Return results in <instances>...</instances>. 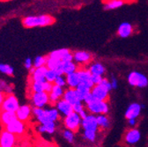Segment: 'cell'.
<instances>
[{
  "label": "cell",
  "instance_id": "obj_33",
  "mask_svg": "<svg viewBox=\"0 0 148 147\" xmlns=\"http://www.w3.org/2000/svg\"><path fill=\"white\" fill-rule=\"evenodd\" d=\"M0 71L5 73V74H7L8 76H12L14 73L13 68L12 66L4 64H0Z\"/></svg>",
  "mask_w": 148,
  "mask_h": 147
},
{
  "label": "cell",
  "instance_id": "obj_48",
  "mask_svg": "<svg viewBox=\"0 0 148 147\" xmlns=\"http://www.w3.org/2000/svg\"><path fill=\"white\" fill-rule=\"evenodd\" d=\"M79 117H80V119H85L86 116H87V114H86V112L85 111V110H83L82 112H80L79 114Z\"/></svg>",
  "mask_w": 148,
  "mask_h": 147
},
{
  "label": "cell",
  "instance_id": "obj_26",
  "mask_svg": "<svg viewBox=\"0 0 148 147\" xmlns=\"http://www.w3.org/2000/svg\"><path fill=\"white\" fill-rule=\"evenodd\" d=\"M105 3V9L108 10H114L116 8H119L123 5L124 1H121V0H110V1L104 2Z\"/></svg>",
  "mask_w": 148,
  "mask_h": 147
},
{
  "label": "cell",
  "instance_id": "obj_29",
  "mask_svg": "<svg viewBox=\"0 0 148 147\" xmlns=\"http://www.w3.org/2000/svg\"><path fill=\"white\" fill-rule=\"evenodd\" d=\"M62 63V61L58 60L56 58H52V57H48L47 58V63H46V67L48 70H54L56 68H57L60 64Z\"/></svg>",
  "mask_w": 148,
  "mask_h": 147
},
{
  "label": "cell",
  "instance_id": "obj_45",
  "mask_svg": "<svg viewBox=\"0 0 148 147\" xmlns=\"http://www.w3.org/2000/svg\"><path fill=\"white\" fill-rule=\"evenodd\" d=\"M25 67L28 70H30L32 68V62H31V59L30 58H27L26 61H25Z\"/></svg>",
  "mask_w": 148,
  "mask_h": 147
},
{
  "label": "cell",
  "instance_id": "obj_44",
  "mask_svg": "<svg viewBox=\"0 0 148 147\" xmlns=\"http://www.w3.org/2000/svg\"><path fill=\"white\" fill-rule=\"evenodd\" d=\"M95 101V100L94 99V97L92 96L91 93H90V94L86 96V98L84 100V101L86 103V105H87V104H89V103H91V102H92V101Z\"/></svg>",
  "mask_w": 148,
  "mask_h": 147
},
{
  "label": "cell",
  "instance_id": "obj_41",
  "mask_svg": "<svg viewBox=\"0 0 148 147\" xmlns=\"http://www.w3.org/2000/svg\"><path fill=\"white\" fill-rule=\"evenodd\" d=\"M99 85H101L104 88H106L108 92L112 89V86H111V84H110V82H108L107 79H102V80H101V82L99 84Z\"/></svg>",
  "mask_w": 148,
  "mask_h": 147
},
{
  "label": "cell",
  "instance_id": "obj_37",
  "mask_svg": "<svg viewBox=\"0 0 148 147\" xmlns=\"http://www.w3.org/2000/svg\"><path fill=\"white\" fill-rule=\"evenodd\" d=\"M85 138H86L87 140L91 141V142H94L96 138V133L95 132H92V131H85L84 133Z\"/></svg>",
  "mask_w": 148,
  "mask_h": 147
},
{
  "label": "cell",
  "instance_id": "obj_30",
  "mask_svg": "<svg viewBox=\"0 0 148 147\" xmlns=\"http://www.w3.org/2000/svg\"><path fill=\"white\" fill-rule=\"evenodd\" d=\"M96 121H97V124L98 126L101 127V128H105L107 129L109 126V121L108 119L107 116H105L104 115H99L96 117Z\"/></svg>",
  "mask_w": 148,
  "mask_h": 147
},
{
  "label": "cell",
  "instance_id": "obj_31",
  "mask_svg": "<svg viewBox=\"0 0 148 147\" xmlns=\"http://www.w3.org/2000/svg\"><path fill=\"white\" fill-rule=\"evenodd\" d=\"M58 78V75L57 73L55 72V70H47L46 71V74H45V79L47 82L49 83H54L56 79Z\"/></svg>",
  "mask_w": 148,
  "mask_h": 147
},
{
  "label": "cell",
  "instance_id": "obj_22",
  "mask_svg": "<svg viewBox=\"0 0 148 147\" xmlns=\"http://www.w3.org/2000/svg\"><path fill=\"white\" fill-rule=\"evenodd\" d=\"M132 26L128 22L122 23L118 27L117 34L119 36H121L122 38L128 37V36H130L132 34Z\"/></svg>",
  "mask_w": 148,
  "mask_h": 147
},
{
  "label": "cell",
  "instance_id": "obj_12",
  "mask_svg": "<svg viewBox=\"0 0 148 147\" xmlns=\"http://www.w3.org/2000/svg\"><path fill=\"white\" fill-rule=\"evenodd\" d=\"M31 96L33 103L35 106V107L42 108L49 102V94L45 93V92H42V93H34L32 94Z\"/></svg>",
  "mask_w": 148,
  "mask_h": 147
},
{
  "label": "cell",
  "instance_id": "obj_25",
  "mask_svg": "<svg viewBox=\"0 0 148 147\" xmlns=\"http://www.w3.org/2000/svg\"><path fill=\"white\" fill-rule=\"evenodd\" d=\"M66 83L70 85L71 88H76L79 85V77L77 75L76 72L74 73H71V74H68L66 77Z\"/></svg>",
  "mask_w": 148,
  "mask_h": 147
},
{
  "label": "cell",
  "instance_id": "obj_15",
  "mask_svg": "<svg viewBox=\"0 0 148 147\" xmlns=\"http://www.w3.org/2000/svg\"><path fill=\"white\" fill-rule=\"evenodd\" d=\"M141 111V105L138 103H132L130 105L125 112V117L129 120L131 119H136Z\"/></svg>",
  "mask_w": 148,
  "mask_h": 147
},
{
  "label": "cell",
  "instance_id": "obj_7",
  "mask_svg": "<svg viewBox=\"0 0 148 147\" xmlns=\"http://www.w3.org/2000/svg\"><path fill=\"white\" fill-rule=\"evenodd\" d=\"M91 94L95 101H105L108 99V91L104 88L101 85H95L92 88Z\"/></svg>",
  "mask_w": 148,
  "mask_h": 147
},
{
  "label": "cell",
  "instance_id": "obj_38",
  "mask_svg": "<svg viewBox=\"0 0 148 147\" xmlns=\"http://www.w3.org/2000/svg\"><path fill=\"white\" fill-rule=\"evenodd\" d=\"M54 85H58L59 87H63V86H64L66 85V81L62 76H59V77H58L57 79H56V80L54 82Z\"/></svg>",
  "mask_w": 148,
  "mask_h": 147
},
{
  "label": "cell",
  "instance_id": "obj_42",
  "mask_svg": "<svg viewBox=\"0 0 148 147\" xmlns=\"http://www.w3.org/2000/svg\"><path fill=\"white\" fill-rule=\"evenodd\" d=\"M55 72L57 73V75H58V77H59V76H62L63 74H64V70H63V62L56 68L55 70Z\"/></svg>",
  "mask_w": 148,
  "mask_h": 147
},
{
  "label": "cell",
  "instance_id": "obj_17",
  "mask_svg": "<svg viewBox=\"0 0 148 147\" xmlns=\"http://www.w3.org/2000/svg\"><path fill=\"white\" fill-rule=\"evenodd\" d=\"M31 114V107L28 105H24L18 107V109L16 111V116L17 119L21 122H25L28 119Z\"/></svg>",
  "mask_w": 148,
  "mask_h": 147
},
{
  "label": "cell",
  "instance_id": "obj_36",
  "mask_svg": "<svg viewBox=\"0 0 148 147\" xmlns=\"http://www.w3.org/2000/svg\"><path fill=\"white\" fill-rule=\"evenodd\" d=\"M72 109H73V112L76 113V114H79L80 112H82L84 110V107L81 104V101H78L77 103H75L72 106Z\"/></svg>",
  "mask_w": 148,
  "mask_h": 147
},
{
  "label": "cell",
  "instance_id": "obj_6",
  "mask_svg": "<svg viewBox=\"0 0 148 147\" xmlns=\"http://www.w3.org/2000/svg\"><path fill=\"white\" fill-rule=\"evenodd\" d=\"M86 107L92 114H107L108 112V106L105 101H95L86 105Z\"/></svg>",
  "mask_w": 148,
  "mask_h": 147
},
{
  "label": "cell",
  "instance_id": "obj_50",
  "mask_svg": "<svg viewBox=\"0 0 148 147\" xmlns=\"http://www.w3.org/2000/svg\"><path fill=\"white\" fill-rule=\"evenodd\" d=\"M38 131H39V132H45V131H44V128H43V126L42 125H40L39 127H38Z\"/></svg>",
  "mask_w": 148,
  "mask_h": 147
},
{
  "label": "cell",
  "instance_id": "obj_13",
  "mask_svg": "<svg viewBox=\"0 0 148 147\" xmlns=\"http://www.w3.org/2000/svg\"><path fill=\"white\" fill-rule=\"evenodd\" d=\"M82 126L85 129V131L96 133L97 129H98L96 117L95 116H92V115L87 116L85 119L82 120Z\"/></svg>",
  "mask_w": 148,
  "mask_h": 147
},
{
  "label": "cell",
  "instance_id": "obj_24",
  "mask_svg": "<svg viewBox=\"0 0 148 147\" xmlns=\"http://www.w3.org/2000/svg\"><path fill=\"white\" fill-rule=\"evenodd\" d=\"M76 92H77V94H78V98L79 101H84L86 96L91 93V89L87 88L86 86H85L82 84H79L77 87H76Z\"/></svg>",
  "mask_w": 148,
  "mask_h": 147
},
{
  "label": "cell",
  "instance_id": "obj_39",
  "mask_svg": "<svg viewBox=\"0 0 148 147\" xmlns=\"http://www.w3.org/2000/svg\"><path fill=\"white\" fill-rule=\"evenodd\" d=\"M102 80V77L99 76V75H91V81L94 84V85H99Z\"/></svg>",
  "mask_w": 148,
  "mask_h": 147
},
{
  "label": "cell",
  "instance_id": "obj_32",
  "mask_svg": "<svg viewBox=\"0 0 148 147\" xmlns=\"http://www.w3.org/2000/svg\"><path fill=\"white\" fill-rule=\"evenodd\" d=\"M47 58L46 57H37L34 60V66L35 69H38V68H41L42 66H45L46 63H47Z\"/></svg>",
  "mask_w": 148,
  "mask_h": 147
},
{
  "label": "cell",
  "instance_id": "obj_21",
  "mask_svg": "<svg viewBox=\"0 0 148 147\" xmlns=\"http://www.w3.org/2000/svg\"><path fill=\"white\" fill-rule=\"evenodd\" d=\"M57 107H58V109L59 111L64 114L65 116L71 115V113H73V109H72V106L71 104H69L68 102H66L65 101H64L63 99L62 100H59L58 102H57Z\"/></svg>",
  "mask_w": 148,
  "mask_h": 147
},
{
  "label": "cell",
  "instance_id": "obj_14",
  "mask_svg": "<svg viewBox=\"0 0 148 147\" xmlns=\"http://www.w3.org/2000/svg\"><path fill=\"white\" fill-rule=\"evenodd\" d=\"M47 67L42 66L41 68L35 69L34 71L30 75V78L32 79L33 83H39V84H43L46 82L45 79V74L47 71Z\"/></svg>",
  "mask_w": 148,
  "mask_h": 147
},
{
  "label": "cell",
  "instance_id": "obj_1",
  "mask_svg": "<svg viewBox=\"0 0 148 147\" xmlns=\"http://www.w3.org/2000/svg\"><path fill=\"white\" fill-rule=\"evenodd\" d=\"M56 20L49 15L28 16L22 20V24L25 27L32 28L36 27H45L54 24Z\"/></svg>",
  "mask_w": 148,
  "mask_h": 147
},
{
  "label": "cell",
  "instance_id": "obj_23",
  "mask_svg": "<svg viewBox=\"0 0 148 147\" xmlns=\"http://www.w3.org/2000/svg\"><path fill=\"white\" fill-rule=\"evenodd\" d=\"M73 58L78 63H85L86 64V63H89L92 60V56L90 53L86 52V51H77L74 53Z\"/></svg>",
  "mask_w": 148,
  "mask_h": 147
},
{
  "label": "cell",
  "instance_id": "obj_49",
  "mask_svg": "<svg viewBox=\"0 0 148 147\" xmlns=\"http://www.w3.org/2000/svg\"><path fill=\"white\" fill-rule=\"evenodd\" d=\"M136 123H137L136 119H131V120H129V124L131 125V126H134V125H136Z\"/></svg>",
  "mask_w": 148,
  "mask_h": 147
},
{
  "label": "cell",
  "instance_id": "obj_28",
  "mask_svg": "<svg viewBox=\"0 0 148 147\" xmlns=\"http://www.w3.org/2000/svg\"><path fill=\"white\" fill-rule=\"evenodd\" d=\"M63 70H64V74L65 73L66 75L71 74V73L76 72L77 67L72 62H63Z\"/></svg>",
  "mask_w": 148,
  "mask_h": 147
},
{
  "label": "cell",
  "instance_id": "obj_4",
  "mask_svg": "<svg viewBox=\"0 0 148 147\" xmlns=\"http://www.w3.org/2000/svg\"><path fill=\"white\" fill-rule=\"evenodd\" d=\"M128 82L132 86H138V87H145L148 85V79L147 78L138 71H132L128 75Z\"/></svg>",
  "mask_w": 148,
  "mask_h": 147
},
{
  "label": "cell",
  "instance_id": "obj_27",
  "mask_svg": "<svg viewBox=\"0 0 148 147\" xmlns=\"http://www.w3.org/2000/svg\"><path fill=\"white\" fill-rule=\"evenodd\" d=\"M90 73L92 75H99L101 76L104 74L105 72V68L103 67V65H101V64H92L89 70Z\"/></svg>",
  "mask_w": 148,
  "mask_h": 147
},
{
  "label": "cell",
  "instance_id": "obj_11",
  "mask_svg": "<svg viewBox=\"0 0 148 147\" xmlns=\"http://www.w3.org/2000/svg\"><path fill=\"white\" fill-rule=\"evenodd\" d=\"M77 75L79 77V84H82L84 85L85 86H86L87 88L89 89H92L94 87V84L92 83L91 81V73L89 71V70H85V69H80L77 72Z\"/></svg>",
  "mask_w": 148,
  "mask_h": 147
},
{
  "label": "cell",
  "instance_id": "obj_18",
  "mask_svg": "<svg viewBox=\"0 0 148 147\" xmlns=\"http://www.w3.org/2000/svg\"><path fill=\"white\" fill-rule=\"evenodd\" d=\"M63 100L65 101L66 102H68L69 104H71V106H73L75 103L79 101L76 90L72 89V88L68 89L64 92V95H63Z\"/></svg>",
  "mask_w": 148,
  "mask_h": 147
},
{
  "label": "cell",
  "instance_id": "obj_9",
  "mask_svg": "<svg viewBox=\"0 0 148 147\" xmlns=\"http://www.w3.org/2000/svg\"><path fill=\"white\" fill-rule=\"evenodd\" d=\"M3 129L13 135H22L25 132V123L23 122L16 120L5 127H3Z\"/></svg>",
  "mask_w": 148,
  "mask_h": 147
},
{
  "label": "cell",
  "instance_id": "obj_16",
  "mask_svg": "<svg viewBox=\"0 0 148 147\" xmlns=\"http://www.w3.org/2000/svg\"><path fill=\"white\" fill-rule=\"evenodd\" d=\"M63 95H64L63 88L56 85H53L50 94H49V101H50V103H52V105H54L55 103L57 104V102L60 100V98Z\"/></svg>",
  "mask_w": 148,
  "mask_h": 147
},
{
  "label": "cell",
  "instance_id": "obj_43",
  "mask_svg": "<svg viewBox=\"0 0 148 147\" xmlns=\"http://www.w3.org/2000/svg\"><path fill=\"white\" fill-rule=\"evenodd\" d=\"M44 92L45 93H47L48 94H50V92H51V90H52V86H53V84H51V83H49V82H45L44 83Z\"/></svg>",
  "mask_w": 148,
  "mask_h": 147
},
{
  "label": "cell",
  "instance_id": "obj_35",
  "mask_svg": "<svg viewBox=\"0 0 148 147\" xmlns=\"http://www.w3.org/2000/svg\"><path fill=\"white\" fill-rule=\"evenodd\" d=\"M44 128V131L45 132H48V133H53L55 131V129H56V125H55V122H48L44 124H42Z\"/></svg>",
  "mask_w": 148,
  "mask_h": 147
},
{
  "label": "cell",
  "instance_id": "obj_46",
  "mask_svg": "<svg viewBox=\"0 0 148 147\" xmlns=\"http://www.w3.org/2000/svg\"><path fill=\"white\" fill-rule=\"evenodd\" d=\"M111 86H112L113 89H116L117 88V80L116 79V78H112V81H111Z\"/></svg>",
  "mask_w": 148,
  "mask_h": 147
},
{
  "label": "cell",
  "instance_id": "obj_2",
  "mask_svg": "<svg viewBox=\"0 0 148 147\" xmlns=\"http://www.w3.org/2000/svg\"><path fill=\"white\" fill-rule=\"evenodd\" d=\"M33 112L42 124H44L48 122H55L56 120H58L59 116L58 111L57 109L44 110L42 108L34 107Z\"/></svg>",
  "mask_w": 148,
  "mask_h": 147
},
{
  "label": "cell",
  "instance_id": "obj_20",
  "mask_svg": "<svg viewBox=\"0 0 148 147\" xmlns=\"http://www.w3.org/2000/svg\"><path fill=\"white\" fill-rule=\"evenodd\" d=\"M18 120L16 116V113L13 112H0V122H1L3 127L10 124L11 122Z\"/></svg>",
  "mask_w": 148,
  "mask_h": 147
},
{
  "label": "cell",
  "instance_id": "obj_10",
  "mask_svg": "<svg viewBox=\"0 0 148 147\" xmlns=\"http://www.w3.org/2000/svg\"><path fill=\"white\" fill-rule=\"evenodd\" d=\"M16 142V137L2 129L0 134V147H14Z\"/></svg>",
  "mask_w": 148,
  "mask_h": 147
},
{
  "label": "cell",
  "instance_id": "obj_19",
  "mask_svg": "<svg viewBox=\"0 0 148 147\" xmlns=\"http://www.w3.org/2000/svg\"><path fill=\"white\" fill-rule=\"evenodd\" d=\"M139 139H140V132L138 130H136V129H132V130L128 131L125 135V141L130 144L138 143Z\"/></svg>",
  "mask_w": 148,
  "mask_h": 147
},
{
  "label": "cell",
  "instance_id": "obj_8",
  "mask_svg": "<svg viewBox=\"0 0 148 147\" xmlns=\"http://www.w3.org/2000/svg\"><path fill=\"white\" fill-rule=\"evenodd\" d=\"M49 57L60 60L62 62H71L73 59V56L70 52V50L67 49H62L52 51Z\"/></svg>",
  "mask_w": 148,
  "mask_h": 147
},
{
  "label": "cell",
  "instance_id": "obj_40",
  "mask_svg": "<svg viewBox=\"0 0 148 147\" xmlns=\"http://www.w3.org/2000/svg\"><path fill=\"white\" fill-rule=\"evenodd\" d=\"M64 138L69 141L70 143H72L73 142V138H74V136H73V132L70 131H65L64 132Z\"/></svg>",
  "mask_w": 148,
  "mask_h": 147
},
{
  "label": "cell",
  "instance_id": "obj_5",
  "mask_svg": "<svg viewBox=\"0 0 148 147\" xmlns=\"http://www.w3.org/2000/svg\"><path fill=\"white\" fill-rule=\"evenodd\" d=\"M80 122H81V120H80L79 116L73 112L65 117L64 122L65 127L68 129V131L74 133V132H77L79 131Z\"/></svg>",
  "mask_w": 148,
  "mask_h": 147
},
{
  "label": "cell",
  "instance_id": "obj_47",
  "mask_svg": "<svg viewBox=\"0 0 148 147\" xmlns=\"http://www.w3.org/2000/svg\"><path fill=\"white\" fill-rule=\"evenodd\" d=\"M5 96H6L5 94H4L3 92H0V107H1V105H2V103H3V101H4L5 98Z\"/></svg>",
  "mask_w": 148,
  "mask_h": 147
},
{
  "label": "cell",
  "instance_id": "obj_34",
  "mask_svg": "<svg viewBox=\"0 0 148 147\" xmlns=\"http://www.w3.org/2000/svg\"><path fill=\"white\" fill-rule=\"evenodd\" d=\"M44 83L43 84H39V83H33L32 82V85H31V90L33 93H42L44 92Z\"/></svg>",
  "mask_w": 148,
  "mask_h": 147
},
{
  "label": "cell",
  "instance_id": "obj_3",
  "mask_svg": "<svg viewBox=\"0 0 148 147\" xmlns=\"http://www.w3.org/2000/svg\"><path fill=\"white\" fill-rule=\"evenodd\" d=\"M18 107H20V105H18L17 98L12 94H6L1 107H0V112L16 113Z\"/></svg>",
  "mask_w": 148,
  "mask_h": 147
}]
</instances>
